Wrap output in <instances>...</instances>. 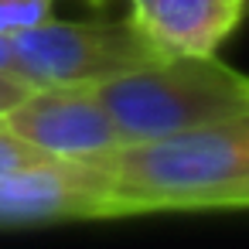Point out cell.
<instances>
[{
  "label": "cell",
  "instance_id": "cell-1",
  "mask_svg": "<svg viewBox=\"0 0 249 249\" xmlns=\"http://www.w3.org/2000/svg\"><path fill=\"white\" fill-rule=\"evenodd\" d=\"M99 164L109 171L120 218L205 212L218 191L249 178V109L171 137L120 143Z\"/></svg>",
  "mask_w": 249,
  "mask_h": 249
},
{
  "label": "cell",
  "instance_id": "cell-2",
  "mask_svg": "<svg viewBox=\"0 0 249 249\" xmlns=\"http://www.w3.org/2000/svg\"><path fill=\"white\" fill-rule=\"evenodd\" d=\"M92 89L123 143L171 137L249 109V75L215 55H164Z\"/></svg>",
  "mask_w": 249,
  "mask_h": 249
},
{
  "label": "cell",
  "instance_id": "cell-3",
  "mask_svg": "<svg viewBox=\"0 0 249 249\" xmlns=\"http://www.w3.org/2000/svg\"><path fill=\"white\" fill-rule=\"evenodd\" d=\"M14 69L31 86H99L164 58V52L126 21H41L11 38Z\"/></svg>",
  "mask_w": 249,
  "mask_h": 249
},
{
  "label": "cell",
  "instance_id": "cell-4",
  "mask_svg": "<svg viewBox=\"0 0 249 249\" xmlns=\"http://www.w3.org/2000/svg\"><path fill=\"white\" fill-rule=\"evenodd\" d=\"M120 218L109 171L92 160H45L0 174V229Z\"/></svg>",
  "mask_w": 249,
  "mask_h": 249
},
{
  "label": "cell",
  "instance_id": "cell-5",
  "mask_svg": "<svg viewBox=\"0 0 249 249\" xmlns=\"http://www.w3.org/2000/svg\"><path fill=\"white\" fill-rule=\"evenodd\" d=\"M0 123L62 160H92L123 143L92 86H35Z\"/></svg>",
  "mask_w": 249,
  "mask_h": 249
},
{
  "label": "cell",
  "instance_id": "cell-6",
  "mask_svg": "<svg viewBox=\"0 0 249 249\" xmlns=\"http://www.w3.org/2000/svg\"><path fill=\"white\" fill-rule=\"evenodd\" d=\"M246 14V0H130V21L164 55H215Z\"/></svg>",
  "mask_w": 249,
  "mask_h": 249
},
{
  "label": "cell",
  "instance_id": "cell-7",
  "mask_svg": "<svg viewBox=\"0 0 249 249\" xmlns=\"http://www.w3.org/2000/svg\"><path fill=\"white\" fill-rule=\"evenodd\" d=\"M55 11V0H0V35L14 38L28 28H38Z\"/></svg>",
  "mask_w": 249,
  "mask_h": 249
},
{
  "label": "cell",
  "instance_id": "cell-8",
  "mask_svg": "<svg viewBox=\"0 0 249 249\" xmlns=\"http://www.w3.org/2000/svg\"><path fill=\"white\" fill-rule=\"evenodd\" d=\"M45 160H55V157H48L45 150H38L35 143H28L24 137H18L14 130H7L0 123V174L24 171V167H35V164H45Z\"/></svg>",
  "mask_w": 249,
  "mask_h": 249
},
{
  "label": "cell",
  "instance_id": "cell-9",
  "mask_svg": "<svg viewBox=\"0 0 249 249\" xmlns=\"http://www.w3.org/2000/svg\"><path fill=\"white\" fill-rule=\"evenodd\" d=\"M31 89H35V86H31L28 79L14 75V72H0V120H4Z\"/></svg>",
  "mask_w": 249,
  "mask_h": 249
},
{
  "label": "cell",
  "instance_id": "cell-10",
  "mask_svg": "<svg viewBox=\"0 0 249 249\" xmlns=\"http://www.w3.org/2000/svg\"><path fill=\"white\" fill-rule=\"evenodd\" d=\"M239 208H249V178L229 184L225 191H218V195L205 205V212H239Z\"/></svg>",
  "mask_w": 249,
  "mask_h": 249
},
{
  "label": "cell",
  "instance_id": "cell-11",
  "mask_svg": "<svg viewBox=\"0 0 249 249\" xmlns=\"http://www.w3.org/2000/svg\"><path fill=\"white\" fill-rule=\"evenodd\" d=\"M0 72H14L18 75V69H14V48H11V38H4V35H0Z\"/></svg>",
  "mask_w": 249,
  "mask_h": 249
},
{
  "label": "cell",
  "instance_id": "cell-12",
  "mask_svg": "<svg viewBox=\"0 0 249 249\" xmlns=\"http://www.w3.org/2000/svg\"><path fill=\"white\" fill-rule=\"evenodd\" d=\"M92 4H96V7H103V4H106V0H92Z\"/></svg>",
  "mask_w": 249,
  "mask_h": 249
},
{
  "label": "cell",
  "instance_id": "cell-13",
  "mask_svg": "<svg viewBox=\"0 0 249 249\" xmlns=\"http://www.w3.org/2000/svg\"><path fill=\"white\" fill-rule=\"evenodd\" d=\"M246 11H249V0H246Z\"/></svg>",
  "mask_w": 249,
  "mask_h": 249
}]
</instances>
